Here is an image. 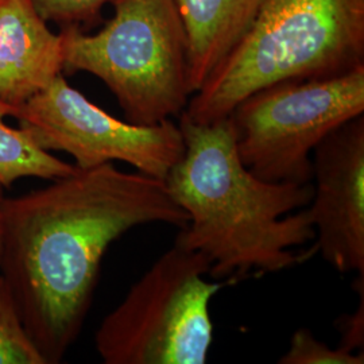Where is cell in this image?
Instances as JSON below:
<instances>
[{
    "mask_svg": "<svg viewBox=\"0 0 364 364\" xmlns=\"http://www.w3.org/2000/svg\"><path fill=\"white\" fill-rule=\"evenodd\" d=\"M3 186L0 185V263H1V255H3V235H4V228H3V209H1V204L4 200V195H3Z\"/></svg>",
    "mask_w": 364,
    "mask_h": 364,
    "instance_id": "obj_16",
    "label": "cell"
},
{
    "mask_svg": "<svg viewBox=\"0 0 364 364\" xmlns=\"http://www.w3.org/2000/svg\"><path fill=\"white\" fill-rule=\"evenodd\" d=\"M0 364H45L19 321L13 299L0 277Z\"/></svg>",
    "mask_w": 364,
    "mask_h": 364,
    "instance_id": "obj_12",
    "label": "cell"
},
{
    "mask_svg": "<svg viewBox=\"0 0 364 364\" xmlns=\"http://www.w3.org/2000/svg\"><path fill=\"white\" fill-rule=\"evenodd\" d=\"M183 154L165 182L189 221L176 243L203 252L213 279L237 282L279 273L317 252L294 254L316 239L308 205L313 183L269 182L242 164L232 117L198 123L181 114Z\"/></svg>",
    "mask_w": 364,
    "mask_h": 364,
    "instance_id": "obj_2",
    "label": "cell"
},
{
    "mask_svg": "<svg viewBox=\"0 0 364 364\" xmlns=\"http://www.w3.org/2000/svg\"><path fill=\"white\" fill-rule=\"evenodd\" d=\"M364 114V65L338 76L284 81L235 107L242 164L269 182L312 181V153L351 119Z\"/></svg>",
    "mask_w": 364,
    "mask_h": 364,
    "instance_id": "obj_6",
    "label": "cell"
},
{
    "mask_svg": "<svg viewBox=\"0 0 364 364\" xmlns=\"http://www.w3.org/2000/svg\"><path fill=\"white\" fill-rule=\"evenodd\" d=\"M0 277L45 364H58L88 317L108 247L146 224L189 218L166 182L108 162L3 200Z\"/></svg>",
    "mask_w": 364,
    "mask_h": 364,
    "instance_id": "obj_1",
    "label": "cell"
},
{
    "mask_svg": "<svg viewBox=\"0 0 364 364\" xmlns=\"http://www.w3.org/2000/svg\"><path fill=\"white\" fill-rule=\"evenodd\" d=\"M14 117L42 149L73 156L78 169L122 161L165 181L185 147L173 119L153 126L122 122L73 88L64 73L16 107Z\"/></svg>",
    "mask_w": 364,
    "mask_h": 364,
    "instance_id": "obj_7",
    "label": "cell"
},
{
    "mask_svg": "<svg viewBox=\"0 0 364 364\" xmlns=\"http://www.w3.org/2000/svg\"><path fill=\"white\" fill-rule=\"evenodd\" d=\"M16 107L0 99V185L11 188L21 178L57 180L73 173L76 166L42 149L23 129H13L4 117L15 115Z\"/></svg>",
    "mask_w": 364,
    "mask_h": 364,
    "instance_id": "obj_11",
    "label": "cell"
},
{
    "mask_svg": "<svg viewBox=\"0 0 364 364\" xmlns=\"http://www.w3.org/2000/svg\"><path fill=\"white\" fill-rule=\"evenodd\" d=\"M63 39L33 0H0V99L14 107L63 73Z\"/></svg>",
    "mask_w": 364,
    "mask_h": 364,
    "instance_id": "obj_9",
    "label": "cell"
},
{
    "mask_svg": "<svg viewBox=\"0 0 364 364\" xmlns=\"http://www.w3.org/2000/svg\"><path fill=\"white\" fill-rule=\"evenodd\" d=\"M186 36L189 90L198 91L251 25L262 0H174Z\"/></svg>",
    "mask_w": 364,
    "mask_h": 364,
    "instance_id": "obj_10",
    "label": "cell"
},
{
    "mask_svg": "<svg viewBox=\"0 0 364 364\" xmlns=\"http://www.w3.org/2000/svg\"><path fill=\"white\" fill-rule=\"evenodd\" d=\"M208 258L174 242L105 316L95 346L105 364H204L213 340Z\"/></svg>",
    "mask_w": 364,
    "mask_h": 364,
    "instance_id": "obj_5",
    "label": "cell"
},
{
    "mask_svg": "<svg viewBox=\"0 0 364 364\" xmlns=\"http://www.w3.org/2000/svg\"><path fill=\"white\" fill-rule=\"evenodd\" d=\"M33 3L46 22L63 28L93 26L108 0H33Z\"/></svg>",
    "mask_w": 364,
    "mask_h": 364,
    "instance_id": "obj_14",
    "label": "cell"
},
{
    "mask_svg": "<svg viewBox=\"0 0 364 364\" xmlns=\"http://www.w3.org/2000/svg\"><path fill=\"white\" fill-rule=\"evenodd\" d=\"M312 154L314 247L338 273L363 274V115L326 135Z\"/></svg>",
    "mask_w": 364,
    "mask_h": 364,
    "instance_id": "obj_8",
    "label": "cell"
},
{
    "mask_svg": "<svg viewBox=\"0 0 364 364\" xmlns=\"http://www.w3.org/2000/svg\"><path fill=\"white\" fill-rule=\"evenodd\" d=\"M281 364H363V351L360 353L331 348L326 343L313 336L311 329L299 328L290 338L285 355L278 360Z\"/></svg>",
    "mask_w": 364,
    "mask_h": 364,
    "instance_id": "obj_13",
    "label": "cell"
},
{
    "mask_svg": "<svg viewBox=\"0 0 364 364\" xmlns=\"http://www.w3.org/2000/svg\"><path fill=\"white\" fill-rule=\"evenodd\" d=\"M362 65L364 0H262L243 37L182 114L215 122L274 84L332 77Z\"/></svg>",
    "mask_w": 364,
    "mask_h": 364,
    "instance_id": "obj_3",
    "label": "cell"
},
{
    "mask_svg": "<svg viewBox=\"0 0 364 364\" xmlns=\"http://www.w3.org/2000/svg\"><path fill=\"white\" fill-rule=\"evenodd\" d=\"M364 273L359 274L353 282L355 290L360 294V304L350 314H341L335 321V326L341 336L340 348L344 351H363L364 347Z\"/></svg>",
    "mask_w": 364,
    "mask_h": 364,
    "instance_id": "obj_15",
    "label": "cell"
},
{
    "mask_svg": "<svg viewBox=\"0 0 364 364\" xmlns=\"http://www.w3.org/2000/svg\"><path fill=\"white\" fill-rule=\"evenodd\" d=\"M114 16L96 34L61 28L63 73L87 72L114 93L127 122L153 126L191 100L186 36L174 0H108Z\"/></svg>",
    "mask_w": 364,
    "mask_h": 364,
    "instance_id": "obj_4",
    "label": "cell"
}]
</instances>
